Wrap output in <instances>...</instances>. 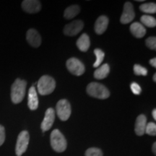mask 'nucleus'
<instances>
[{
	"mask_svg": "<svg viewBox=\"0 0 156 156\" xmlns=\"http://www.w3.org/2000/svg\"><path fill=\"white\" fill-rule=\"evenodd\" d=\"M146 46L152 50H155L156 48V38L155 37H149L145 41Z\"/></svg>",
	"mask_w": 156,
	"mask_h": 156,
	"instance_id": "nucleus-26",
	"label": "nucleus"
},
{
	"mask_svg": "<svg viewBox=\"0 0 156 156\" xmlns=\"http://www.w3.org/2000/svg\"><path fill=\"white\" fill-rule=\"evenodd\" d=\"M134 73L136 75L146 76L147 75V69L139 64H135L134 66Z\"/></svg>",
	"mask_w": 156,
	"mask_h": 156,
	"instance_id": "nucleus-23",
	"label": "nucleus"
},
{
	"mask_svg": "<svg viewBox=\"0 0 156 156\" xmlns=\"http://www.w3.org/2000/svg\"><path fill=\"white\" fill-rule=\"evenodd\" d=\"M56 111L60 119L62 121H67L69 119L72 113L71 105L66 99H62L58 101L56 106Z\"/></svg>",
	"mask_w": 156,
	"mask_h": 156,
	"instance_id": "nucleus-5",
	"label": "nucleus"
},
{
	"mask_svg": "<svg viewBox=\"0 0 156 156\" xmlns=\"http://www.w3.org/2000/svg\"><path fill=\"white\" fill-rule=\"evenodd\" d=\"M84 23L80 20H75L66 25L64 28V34L68 36H75L83 30Z\"/></svg>",
	"mask_w": 156,
	"mask_h": 156,
	"instance_id": "nucleus-8",
	"label": "nucleus"
},
{
	"mask_svg": "<svg viewBox=\"0 0 156 156\" xmlns=\"http://www.w3.org/2000/svg\"><path fill=\"white\" fill-rule=\"evenodd\" d=\"M145 133L149 135L155 136L156 134V125L155 123L150 122L147 124L145 128Z\"/></svg>",
	"mask_w": 156,
	"mask_h": 156,
	"instance_id": "nucleus-25",
	"label": "nucleus"
},
{
	"mask_svg": "<svg viewBox=\"0 0 156 156\" xmlns=\"http://www.w3.org/2000/svg\"><path fill=\"white\" fill-rule=\"evenodd\" d=\"M38 91L41 95H47L54 92L56 87V82L53 77L44 75L39 79L37 84Z\"/></svg>",
	"mask_w": 156,
	"mask_h": 156,
	"instance_id": "nucleus-2",
	"label": "nucleus"
},
{
	"mask_svg": "<svg viewBox=\"0 0 156 156\" xmlns=\"http://www.w3.org/2000/svg\"><path fill=\"white\" fill-rule=\"evenodd\" d=\"M26 86L27 83L25 80L20 78L15 80L11 87V99L13 103L17 104L22 102L25 98Z\"/></svg>",
	"mask_w": 156,
	"mask_h": 156,
	"instance_id": "nucleus-1",
	"label": "nucleus"
},
{
	"mask_svg": "<svg viewBox=\"0 0 156 156\" xmlns=\"http://www.w3.org/2000/svg\"><path fill=\"white\" fill-rule=\"evenodd\" d=\"M90 46V38L86 34H83L77 41V46L81 51H87L89 49Z\"/></svg>",
	"mask_w": 156,
	"mask_h": 156,
	"instance_id": "nucleus-17",
	"label": "nucleus"
},
{
	"mask_svg": "<svg viewBox=\"0 0 156 156\" xmlns=\"http://www.w3.org/2000/svg\"><path fill=\"white\" fill-rule=\"evenodd\" d=\"M153 80H154V82H156V73L154 74V75H153Z\"/></svg>",
	"mask_w": 156,
	"mask_h": 156,
	"instance_id": "nucleus-32",
	"label": "nucleus"
},
{
	"mask_svg": "<svg viewBox=\"0 0 156 156\" xmlns=\"http://www.w3.org/2000/svg\"><path fill=\"white\" fill-rule=\"evenodd\" d=\"M150 64H151V65L152 67H156V58H152V59L150 60Z\"/></svg>",
	"mask_w": 156,
	"mask_h": 156,
	"instance_id": "nucleus-29",
	"label": "nucleus"
},
{
	"mask_svg": "<svg viewBox=\"0 0 156 156\" xmlns=\"http://www.w3.org/2000/svg\"><path fill=\"white\" fill-rule=\"evenodd\" d=\"M94 54L96 57L95 63L93 64V67H98L101 65L103 61V58L105 57V54L102 50L100 48H95L94 50Z\"/></svg>",
	"mask_w": 156,
	"mask_h": 156,
	"instance_id": "nucleus-22",
	"label": "nucleus"
},
{
	"mask_svg": "<svg viewBox=\"0 0 156 156\" xmlns=\"http://www.w3.org/2000/svg\"><path fill=\"white\" fill-rule=\"evenodd\" d=\"M108 25V18L105 15H101L95 23V31L97 34L101 35L106 30Z\"/></svg>",
	"mask_w": 156,
	"mask_h": 156,
	"instance_id": "nucleus-15",
	"label": "nucleus"
},
{
	"mask_svg": "<svg viewBox=\"0 0 156 156\" xmlns=\"http://www.w3.org/2000/svg\"><path fill=\"white\" fill-rule=\"evenodd\" d=\"M30 135L27 131H23L19 134L17 140L16 147H15V153L17 156H21L28 148Z\"/></svg>",
	"mask_w": 156,
	"mask_h": 156,
	"instance_id": "nucleus-6",
	"label": "nucleus"
},
{
	"mask_svg": "<svg viewBox=\"0 0 156 156\" xmlns=\"http://www.w3.org/2000/svg\"><path fill=\"white\" fill-rule=\"evenodd\" d=\"M134 17H135V12H134L133 5L129 2H126L124 4V10L120 18L121 23L122 24H127L133 20Z\"/></svg>",
	"mask_w": 156,
	"mask_h": 156,
	"instance_id": "nucleus-9",
	"label": "nucleus"
},
{
	"mask_svg": "<svg viewBox=\"0 0 156 156\" xmlns=\"http://www.w3.org/2000/svg\"><path fill=\"white\" fill-rule=\"evenodd\" d=\"M5 140V129L3 126L0 125V146L3 145Z\"/></svg>",
	"mask_w": 156,
	"mask_h": 156,
	"instance_id": "nucleus-28",
	"label": "nucleus"
},
{
	"mask_svg": "<svg viewBox=\"0 0 156 156\" xmlns=\"http://www.w3.org/2000/svg\"><path fill=\"white\" fill-rule=\"evenodd\" d=\"M141 22L142 24L148 28H154L156 25L155 18L151 15H142L141 17Z\"/></svg>",
	"mask_w": 156,
	"mask_h": 156,
	"instance_id": "nucleus-21",
	"label": "nucleus"
},
{
	"mask_svg": "<svg viewBox=\"0 0 156 156\" xmlns=\"http://www.w3.org/2000/svg\"><path fill=\"white\" fill-rule=\"evenodd\" d=\"M26 39L27 41L33 47H39L40 45L41 44V37L38 31L35 29H30L28 30L26 34Z\"/></svg>",
	"mask_w": 156,
	"mask_h": 156,
	"instance_id": "nucleus-12",
	"label": "nucleus"
},
{
	"mask_svg": "<svg viewBox=\"0 0 156 156\" xmlns=\"http://www.w3.org/2000/svg\"><path fill=\"white\" fill-rule=\"evenodd\" d=\"M28 106L30 110H36L38 107V98L34 86L30 87L28 91Z\"/></svg>",
	"mask_w": 156,
	"mask_h": 156,
	"instance_id": "nucleus-13",
	"label": "nucleus"
},
{
	"mask_svg": "<svg viewBox=\"0 0 156 156\" xmlns=\"http://www.w3.org/2000/svg\"><path fill=\"white\" fill-rule=\"evenodd\" d=\"M87 93L90 96L98 99H106L110 96V92L107 87L98 83H90L87 87Z\"/></svg>",
	"mask_w": 156,
	"mask_h": 156,
	"instance_id": "nucleus-3",
	"label": "nucleus"
},
{
	"mask_svg": "<svg viewBox=\"0 0 156 156\" xmlns=\"http://www.w3.org/2000/svg\"><path fill=\"white\" fill-rule=\"evenodd\" d=\"M109 73H110L109 65L108 64H104L94 72V77L97 80H103L108 75Z\"/></svg>",
	"mask_w": 156,
	"mask_h": 156,
	"instance_id": "nucleus-18",
	"label": "nucleus"
},
{
	"mask_svg": "<svg viewBox=\"0 0 156 156\" xmlns=\"http://www.w3.org/2000/svg\"><path fill=\"white\" fill-rule=\"evenodd\" d=\"M130 87H131L132 93H133L134 95H140V93H142L141 87H140L136 83H132L131 85H130Z\"/></svg>",
	"mask_w": 156,
	"mask_h": 156,
	"instance_id": "nucleus-27",
	"label": "nucleus"
},
{
	"mask_svg": "<svg viewBox=\"0 0 156 156\" xmlns=\"http://www.w3.org/2000/svg\"><path fill=\"white\" fill-rule=\"evenodd\" d=\"M51 145L57 153H62L67 149V140L58 129H54L51 134Z\"/></svg>",
	"mask_w": 156,
	"mask_h": 156,
	"instance_id": "nucleus-4",
	"label": "nucleus"
},
{
	"mask_svg": "<svg viewBox=\"0 0 156 156\" xmlns=\"http://www.w3.org/2000/svg\"><path fill=\"white\" fill-rule=\"evenodd\" d=\"M130 31L134 37L138 38H142L146 34V29L145 27L141 23L137 22L132 23L130 26Z\"/></svg>",
	"mask_w": 156,
	"mask_h": 156,
	"instance_id": "nucleus-16",
	"label": "nucleus"
},
{
	"mask_svg": "<svg viewBox=\"0 0 156 156\" xmlns=\"http://www.w3.org/2000/svg\"><path fill=\"white\" fill-rule=\"evenodd\" d=\"M66 66L69 73L76 76L83 75L85 71V66L83 62L76 58H70L69 59H68Z\"/></svg>",
	"mask_w": 156,
	"mask_h": 156,
	"instance_id": "nucleus-7",
	"label": "nucleus"
},
{
	"mask_svg": "<svg viewBox=\"0 0 156 156\" xmlns=\"http://www.w3.org/2000/svg\"><path fill=\"white\" fill-rule=\"evenodd\" d=\"M85 156H103V153L99 148L91 147L85 152Z\"/></svg>",
	"mask_w": 156,
	"mask_h": 156,
	"instance_id": "nucleus-24",
	"label": "nucleus"
},
{
	"mask_svg": "<svg viewBox=\"0 0 156 156\" xmlns=\"http://www.w3.org/2000/svg\"><path fill=\"white\" fill-rule=\"evenodd\" d=\"M140 9L144 13L153 14V13L156 12V5L153 2L142 4L140 5Z\"/></svg>",
	"mask_w": 156,
	"mask_h": 156,
	"instance_id": "nucleus-20",
	"label": "nucleus"
},
{
	"mask_svg": "<svg viewBox=\"0 0 156 156\" xmlns=\"http://www.w3.org/2000/svg\"><path fill=\"white\" fill-rule=\"evenodd\" d=\"M153 116L154 118V119L156 120V109H154L153 111Z\"/></svg>",
	"mask_w": 156,
	"mask_h": 156,
	"instance_id": "nucleus-31",
	"label": "nucleus"
},
{
	"mask_svg": "<svg viewBox=\"0 0 156 156\" xmlns=\"http://www.w3.org/2000/svg\"><path fill=\"white\" fill-rule=\"evenodd\" d=\"M80 9L78 5H72L67 7L64 11V17L66 19H72L79 14Z\"/></svg>",
	"mask_w": 156,
	"mask_h": 156,
	"instance_id": "nucleus-19",
	"label": "nucleus"
},
{
	"mask_svg": "<svg viewBox=\"0 0 156 156\" xmlns=\"http://www.w3.org/2000/svg\"><path fill=\"white\" fill-rule=\"evenodd\" d=\"M147 125V118L145 115L141 114L136 118L135 122L134 131L138 136H142L145 133V128Z\"/></svg>",
	"mask_w": 156,
	"mask_h": 156,
	"instance_id": "nucleus-14",
	"label": "nucleus"
},
{
	"mask_svg": "<svg viewBox=\"0 0 156 156\" xmlns=\"http://www.w3.org/2000/svg\"><path fill=\"white\" fill-rule=\"evenodd\" d=\"M22 7L28 13H37L41 9V4L37 0H25L22 2Z\"/></svg>",
	"mask_w": 156,
	"mask_h": 156,
	"instance_id": "nucleus-11",
	"label": "nucleus"
},
{
	"mask_svg": "<svg viewBox=\"0 0 156 156\" xmlns=\"http://www.w3.org/2000/svg\"><path fill=\"white\" fill-rule=\"evenodd\" d=\"M153 152L154 153V154H156V143L155 142H154L153 145Z\"/></svg>",
	"mask_w": 156,
	"mask_h": 156,
	"instance_id": "nucleus-30",
	"label": "nucleus"
},
{
	"mask_svg": "<svg viewBox=\"0 0 156 156\" xmlns=\"http://www.w3.org/2000/svg\"><path fill=\"white\" fill-rule=\"evenodd\" d=\"M54 120H55V111L52 108H48L45 113L44 119L41 125L43 132L49 130L54 124Z\"/></svg>",
	"mask_w": 156,
	"mask_h": 156,
	"instance_id": "nucleus-10",
	"label": "nucleus"
}]
</instances>
